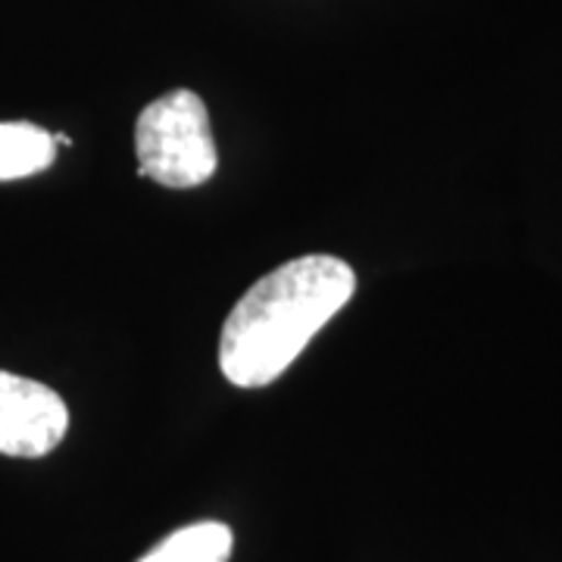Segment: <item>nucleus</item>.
Here are the masks:
<instances>
[{"label": "nucleus", "mask_w": 562, "mask_h": 562, "mask_svg": "<svg viewBox=\"0 0 562 562\" xmlns=\"http://www.w3.org/2000/svg\"><path fill=\"white\" fill-rule=\"evenodd\" d=\"M235 535L225 522H194L172 531L138 562H228Z\"/></svg>", "instance_id": "nucleus-5"}, {"label": "nucleus", "mask_w": 562, "mask_h": 562, "mask_svg": "<svg viewBox=\"0 0 562 562\" xmlns=\"http://www.w3.org/2000/svg\"><path fill=\"white\" fill-rule=\"evenodd\" d=\"M138 176L162 188H198L216 172V140L206 103L179 88L160 101L147 103L135 125Z\"/></svg>", "instance_id": "nucleus-2"}, {"label": "nucleus", "mask_w": 562, "mask_h": 562, "mask_svg": "<svg viewBox=\"0 0 562 562\" xmlns=\"http://www.w3.org/2000/svg\"><path fill=\"white\" fill-rule=\"evenodd\" d=\"M69 428L66 401L47 384L0 372V453L38 460L57 450Z\"/></svg>", "instance_id": "nucleus-3"}, {"label": "nucleus", "mask_w": 562, "mask_h": 562, "mask_svg": "<svg viewBox=\"0 0 562 562\" xmlns=\"http://www.w3.org/2000/svg\"><path fill=\"white\" fill-rule=\"evenodd\" d=\"M357 291L338 257H297L262 276L225 316L220 369L235 387H266L291 369L325 322Z\"/></svg>", "instance_id": "nucleus-1"}, {"label": "nucleus", "mask_w": 562, "mask_h": 562, "mask_svg": "<svg viewBox=\"0 0 562 562\" xmlns=\"http://www.w3.org/2000/svg\"><path fill=\"white\" fill-rule=\"evenodd\" d=\"M57 138L32 122H0V181H20L50 169Z\"/></svg>", "instance_id": "nucleus-4"}]
</instances>
